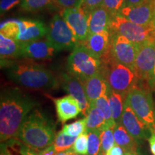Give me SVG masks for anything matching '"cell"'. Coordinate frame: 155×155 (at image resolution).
Returning <instances> with one entry per match:
<instances>
[{
	"label": "cell",
	"mask_w": 155,
	"mask_h": 155,
	"mask_svg": "<svg viewBox=\"0 0 155 155\" xmlns=\"http://www.w3.org/2000/svg\"><path fill=\"white\" fill-rule=\"evenodd\" d=\"M69 150H67V151H64V152H58L57 154L56 155H66L67 153L68 152Z\"/></svg>",
	"instance_id": "cell-43"
},
{
	"label": "cell",
	"mask_w": 155,
	"mask_h": 155,
	"mask_svg": "<svg viewBox=\"0 0 155 155\" xmlns=\"http://www.w3.org/2000/svg\"><path fill=\"white\" fill-rule=\"evenodd\" d=\"M61 16L71 29L78 42H82L88 35V15L82 7L63 9Z\"/></svg>",
	"instance_id": "cell-12"
},
{
	"label": "cell",
	"mask_w": 155,
	"mask_h": 155,
	"mask_svg": "<svg viewBox=\"0 0 155 155\" xmlns=\"http://www.w3.org/2000/svg\"><path fill=\"white\" fill-rule=\"evenodd\" d=\"M102 61L80 42L72 50L67 60L68 73L83 81L101 72Z\"/></svg>",
	"instance_id": "cell-5"
},
{
	"label": "cell",
	"mask_w": 155,
	"mask_h": 155,
	"mask_svg": "<svg viewBox=\"0 0 155 155\" xmlns=\"http://www.w3.org/2000/svg\"><path fill=\"white\" fill-rule=\"evenodd\" d=\"M104 0H83L81 7L84 9L86 14L88 15L89 13L96 7L103 5Z\"/></svg>",
	"instance_id": "cell-35"
},
{
	"label": "cell",
	"mask_w": 155,
	"mask_h": 155,
	"mask_svg": "<svg viewBox=\"0 0 155 155\" xmlns=\"http://www.w3.org/2000/svg\"><path fill=\"white\" fill-rule=\"evenodd\" d=\"M101 72L107 81L108 87L127 98L128 94L140 81L134 71L123 64L104 56Z\"/></svg>",
	"instance_id": "cell-4"
},
{
	"label": "cell",
	"mask_w": 155,
	"mask_h": 155,
	"mask_svg": "<svg viewBox=\"0 0 155 155\" xmlns=\"http://www.w3.org/2000/svg\"><path fill=\"white\" fill-rule=\"evenodd\" d=\"M134 71L139 80L145 81L150 88H155V41L139 45Z\"/></svg>",
	"instance_id": "cell-10"
},
{
	"label": "cell",
	"mask_w": 155,
	"mask_h": 155,
	"mask_svg": "<svg viewBox=\"0 0 155 155\" xmlns=\"http://www.w3.org/2000/svg\"><path fill=\"white\" fill-rule=\"evenodd\" d=\"M54 103L58 120L62 124L74 119L82 112L79 102L71 95L54 99Z\"/></svg>",
	"instance_id": "cell-18"
},
{
	"label": "cell",
	"mask_w": 155,
	"mask_h": 155,
	"mask_svg": "<svg viewBox=\"0 0 155 155\" xmlns=\"http://www.w3.org/2000/svg\"><path fill=\"white\" fill-rule=\"evenodd\" d=\"M57 153L58 152H56L53 144H52L50 146L43 149L42 150L39 151L38 155H56Z\"/></svg>",
	"instance_id": "cell-39"
},
{
	"label": "cell",
	"mask_w": 155,
	"mask_h": 155,
	"mask_svg": "<svg viewBox=\"0 0 155 155\" xmlns=\"http://www.w3.org/2000/svg\"><path fill=\"white\" fill-rule=\"evenodd\" d=\"M110 33V46L108 52L104 56L111 58L114 61L123 64L134 71L139 45L134 43L124 36L112 32Z\"/></svg>",
	"instance_id": "cell-8"
},
{
	"label": "cell",
	"mask_w": 155,
	"mask_h": 155,
	"mask_svg": "<svg viewBox=\"0 0 155 155\" xmlns=\"http://www.w3.org/2000/svg\"><path fill=\"white\" fill-rule=\"evenodd\" d=\"M114 135L116 144L122 147L124 152H137L138 143L121 124L115 125Z\"/></svg>",
	"instance_id": "cell-23"
},
{
	"label": "cell",
	"mask_w": 155,
	"mask_h": 155,
	"mask_svg": "<svg viewBox=\"0 0 155 155\" xmlns=\"http://www.w3.org/2000/svg\"><path fill=\"white\" fill-rule=\"evenodd\" d=\"M58 52L46 39L36 40L33 41L22 42L21 58L30 60L45 61L50 60Z\"/></svg>",
	"instance_id": "cell-14"
},
{
	"label": "cell",
	"mask_w": 155,
	"mask_h": 155,
	"mask_svg": "<svg viewBox=\"0 0 155 155\" xmlns=\"http://www.w3.org/2000/svg\"><path fill=\"white\" fill-rule=\"evenodd\" d=\"M19 33L17 41L27 42L39 40L46 36L48 28L42 21L37 19H20L19 21Z\"/></svg>",
	"instance_id": "cell-16"
},
{
	"label": "cell",
	"mask_w": 155,
	"mask_h": 155,
	"mask_svg": "<svg viewBox=\"0 0 155 155\" xmlns=\"http://www.w3.org/2000/svg\"><path fill=\"white\" fill-rule=\"evenodd\" d=\"M149 144H150V150L154 155H155V134L152 133L150 137L148 139Z\"/></svg>",
	"instance_id": "cell-40"
},
{
	"label": "cell",
	"mask_w": 155,
	"mask_h": 155,
	"mask_svg": "<svg viewBox=\"0 0 155 155\" xmlns=\"http://www.w3.org/2000/svg\"><path fill=\"white\" fill-rule=\"evenodd\" d=\"M20 19H10L4 21L0 26V34L7 38L17 40L19 33Z\"/></svg>",
	"instance_id": "cell-28"
},
{
	"label": "cell",
	"mask_w": 155,
	"mask_h": 155,
	"mask_svg": "<svg viewBox=\"0 0 155 155\" xmlns=\"http://www.w3.org/2000/svg\"><path fill=\"white\" fill-rule=\"evenodd\" d=\"M125 155H139L137 152H125Z\"/></svg>",
	"instance_id": "cell-42"
},
{
	"label": "cell",
	"mask_w": 155,
	"mask_h": 155,
	"mask_svg": "<svg viewBox=\"0 0 155 155\" xmlns=\"http://www.w3.org/2000/svg\"><path fill=\"white\" fill-rule=\"evenodd\" d=\"M0 155H38V152L30 148L17 137H13L2 141Z\"/></svg>",
	"instance_id": "cell-22"
},
{
	"label": "cell",
	"mask_w": 155,
	"mask_h": 155,
	"mask_svg": "<svg viewBox=\"0 0 155 155\" xmlns=\"http://www.w3.org/2000/svg\"><path fill=\"white\" fill-rule=\"evenodd\" d=\"M108 101H109L110 107H111L112 118H113L116 124L121 123V116L124 111V106L126 98L121 94L114 91L109 88L108 92Z\"/></svg>",
	"instance_id": "cell-25"
},
{
	"label": "cell",
	"mask_w": 155,
	"mask_h": 155,
	"mask_svg": "<svg viewBox=\"0 0 155 155\" xmlns=\"http://www.w3.org/2000/svg\"><path fill=\"white\" fill-rule=\"evenodd\" d=\"M120 124L132 136L138 144L148 138V133L150 131L148 127L134 113L126 100Z\"/></svg>",
	"instance_id": "cell-13"
},
{
	"label": "cell",
	"mask_w": 155,
	"mask_h": 155,
	"mask_svg": "<svg viewBox=\"0 0 155 155\" xmlns=\"http://www.w3.org/2000/svg\"><path fill=\"white\" fill-rule=\"evenodd\" d=\"M114 128L108 127L101 134V154L104 155L111 147L116 144L114 135Z\"/></svg>",
	"instance_id": "cell-31"
},
{
	"label": "cell",
	"mask_w": 155,
	"mask_h": 155,
	"mask_svg": "<svg viewBox=\"0 0 155 155\" xmlns=\"http://www.w3.org/2000/svg\"><path fill=\"white\" fill-rule=\"evenodd\" d=\"M66 155H78V154H75V153L74 152H73L72 150H70L68 151V152L67 153Z\"/></svg>",
	"instance_id": "cell-44"
},
{
	"label": "cell",
	"mask_w": 155,
	"mask_h": 155,
	"mask_svg": "<svg viewBox=\"0 0 155 155\" xmlns=\"http://www.w3.org/2000/svg\"><path fill=\"white\" fill-rule=\"evenodd\" d=\"M22 42L0 34V56L1 67L15 59L21 58Z\"/></svg>",
	"instance_id": "cell-21"
},
{
	"label": "cell",
	"mask_w": 155,
	"mask_h": 155,
	"mask_svg": "<svg viewBox=\"0 0 155 155\" xmlns=\"http://www.w3.org/2000/svg\"><path fill=\"white\" fill-rule=\"evenodd\" d=\"M23 0H1L0 3V11L1 14H5L10 10L22 2Z\"/></svg>",
	"instance_id": "cell-36"
},
{
	"label": "cell",
	"mask_w": 155,
	"mask_h": 155,
	"mask_svg": "<svg viewBox=\"0 0 155 155\" xmlns=\"http://www.w3.org/2000/svg\"><path fill=\"white\" fill-rule=\"evenodd\" d=\"M16 137L39 152L53 144L55 135L47 116L40 110L35 109L27 116Z\"/></svg>",
	"instance_id": "cell-3"
},
{
	"label": "cell",
	"mask_w": 155,
	"mask_h": 155,
	"mask_svg": "<svg viewBox=\"0 0 155 155\" xmlns=\"http://www.w3.org/2000/svg\"><path fill=\"white\" fill-rule=\"evenodd\" d=\"M129 21L141 25L155 24V0H144L137 5H126L119 14Z\"/></svg>",
	"instance_id": "cell-11"
},
{
	"label": "cell",
	"mask_w": 155,
	"mask_h": 155,
	"mask_svg": "<svg viewBox=\"0 0 155 155\" xmlns=\"http://www.w3.org/2000/svg\"><path fill=\"white\" fill-rule=\"evenodd\" d=\"M103 6L107 9L112 17L119 14L121 9L126 6V0H104Z\"/></svg>",
	"instance_id": "cell-34"
},
{
	"label": "cell",
	"mask_w": 155,
	"mask_h": 155,
	"mask_svg": "<svg viewBox=\"0 0 155 155\" xmlns=\"http://www.w3.org/2000/svg\"><path fill=\"white\" fill-rule=\"evenodd\" d=\"M111 33L109 30H104L98 33L88 34L87 38L82 42V44L90 53L96 57L101 59L107 53L110 46Z\"/></svg>",
	"instance_id": "cell-17"
},
{
	"label": "cell",
	"mask_w": 155,
	"mask_h": 155,
	"mask_svg": "<svg viewBox=\"0 0 155 155\" xmlns=\"http://www.w3.org/2000/svg\"><path fill=\"white\" fill-rule=\"evenodd\" d=\"M62 131L67 135L71 137H78L84 132H86V119H84L78 120L73 123L63 126Z\"/></svg>",
	"instance_id": "cell-30"
},
{
	"label": "cell",
	"mask_w": 155,
	"mask_h": 155,
	"mask_svg": "<svg viewBox=\"0 0 155 155\" xmlns=\"http://www.w3.org/2000/svg\"><path fill=\"white\" fill-rule=\"evenodd\" d=\"M109 31L112 33L126 37L138 45L147 42L155 41V24L152 25L136 24L120 15L111 17Z\"/></svg>",
	"instance_id": "cell-6"
},
{
	"label": "cell",
	"mask_w": 155,
	"mask_h": 155,
	"mask_svg": "<svg viewBox=\"0 0 155 155\" xmlns=\"http://www.w3.org/2000/svg\"><path fill=\"white\" fill-rule=\"evenodd\" d=\"M3 68H6V74L9 80L26 88L51 91L58 87V79L53 73L33 61H12Z\"/></svg>",
	"instance_id": "cell-2"
},
{
	"label": "cell",
	"mask_w": 155,
	"mask_h": 155,
	"mask_svg": "<svg viewBox=\"0 0 155 155\" xmlns=\"http://www.w3.org/2000/svg\"><path fill=\"white\" fill-rule=\"evenodd\" d=\"M143 1L144 0H126V5H137Z\"/></svg>",
	"instance_id": "cell-41"
},
{
	"label": "cell",
	"mask_w": 155,
	"mask_h": 155,
	"mask_svg": "<svg viewBox=\"0 0 155 155\" xmlns=\"http://www.w3.org/2000/svg\"><path fill=\"white\" fill-rule=\"evenodd\" d=\"M53 0H23L21 7L28 12H37L48 8L52 5Z\"/></svg>",
	"instance_id": "cell-32"
},
{
	"label": "cell",
	"mask_w": 155,
	"mask_h": 155,
	"mask_svg": "<svg viewBox=\"0 0 155 155\" xmlns=\"http://www.w3.org/2000/svg\"><path fill=\"white\" fill-rule=\"evenodd\" d=\"M72 151L78 155L88 154V132H84L77 137Z\"/></svg>",
	"instance_id": "cell-33"
},
{
	"label": "cell",
	"mask_w": 155,
	"mask_h": 155,
	"mask_svg": "<svg viewBox=\"0 0 155 155\" xmlns=\"http://www.w3.org/2000/svg\"><path fill=\"white\" fill-rule=\"evenodd\" d=\"M86 119L87 132L93 130L103 131L106 129V120L104 114L94 104H91Z\"/></svg>",
	"instance_id": "cell-24"
},
{
	"label": "cell",
	"mask_w": 155,
	"mask_h": 155,
	"mask_svg": "<svg viewBox=\"0 0 155 155\" xmlns=\"http://www.w3.org/2000/svg\"><path fill=\"white\" fill-rule=\"evenodd\" d=\"M89 104L94 103L97 98L104 95L108 94L109 87L102 72L82 81Z\"/></svg>",
	"instance_id": "cell-19"
},
{
	"label": "cell",
	"mask_w": 155,
	"mask_h": 155,
	"mask_svg": "<svg viewBox=\"0 0 155 155\" xmlns=\"http://www.w3.org/2000/svg\"><path fill=\"white\" fill-rule=\"evenodd\" d=\"M38 101L17 87L2 89L0 96V139L2 141L16 137L27 116Z\"/></svg>",
	"instance_id": "cell-1"
},
{
	"label": "cell",
	"mask_w": 155,
	"mask_h": 155,
	"mask_svg": "<svg viewBox=\"0 0 155 155\" xmlns=\"http://www.w3.org/2000/svg\"><path fill=\"white\" fill-rule=\"evenodd\" d=\"M91 104H94L98 108L101 110L104 115V118L106 120V129L108 127H114L116 123L114 122L112 118V114L111 107H110L109 101H108V94L104 95L99 97L95 101L94 103Z\"/></svg>",
	"instance_id": "cell-26"
},
{
	"label": "cell",
	"mask_w": 155,
	"mask_h": 155,
	"mask_svg": "<svg viewBox=\"0 0 155 155\" xmlns=\"http://www.w3.org/2000/svg\"><path fill=\"white\" fill-rule=\"evenodd\" d=\"M101 130L88 131V154L101 155Z\"/></svg>",
	"instance_id": "cell-29"
},
{
	"label": "cell",
	"mask_w": 155,
	"mask_h": 155,
	"mask_svg": "<svg viewBox=\"0 0 155 155\" xmlns=\"http://www.w3.org/2000/svg\"><path fill=\"white\" fill-rule=\"evenodd\" d=\"M61 84L68 94L74 97L79 102L82 113L86 116L90 108V104L82 81L68 73H63L61 77Z\"/></svg>",
	"instance_id": "cell-15"
},
{
	"label": "cell",
	"mask_w": 155,
	"mask_h": 155,
	"mask_svg": "<svg viewBox=\"0 0 155 155\" xmlns=\"http://www.w3.org/2000/svg\"><path fill=\"white\" fill-rule=\"evenodd\" d=\"M76 139L77 137L67 135L61 131L55 135L53 144L57 152H64L72 148Z\"/></svg>",
	"instance_id": "cell-27"
},
{
	"label": "cell",
	"mask_w": 155,
	"mask_h": 155,
	"mask_svg": "<svg viewBox=\"0 0 155 155\" xmlns=\"http://www.w3.org/2000/svg\"><path fill=\"white\" fill-rule=\"evenodd\" d=\"M123 155H125V154H123Z\"/></svg>",
	"instance_id": "cell-45"
},
{
	"label": "cell",
	"mask_w": 155,
	"mask_h": 155,
	"mask_svg": "<svg viewBox=\"0 0 155 155\" xmlns=\"http://www.w3.org/2000/svg\"><path fill=\"white\" fill-rule=\"evenodd\" d=\"M46 39L58 50H73L78 41L61 15H55L50 21Z\"/></svg>",
	"instance_id": "cell-9"
},
{
	"label": "cell",
	"mask_w": 155,
	"mask_h": 155,
	"mask_svg": "<svg viewBox=\"0 0 155 155\" xmlns=\"http://www.w3.org/2000/svg\"><path fill=\"white\" fill-rule=\"evenodd\" d=\"M125 100L139 119L147 125L151 134H155V112L150 90L137 84L129 91Z\"/></svg>",
	"instance_id": "cell-7"
},
{
	"label": "cell",
	"mask_w": 155,
	"mask_h": 155,
	"mask_svg": "<svg viewBox=\"0 0 155 155\" xmlns=\"http://www.w3.org/2000/svg\"><path fill=\"white\" fill-rule=\"evenodd\" d=\"M124 154V150H123V148L116 144L104 155H123Z\"/></svg>",
	"instance_id": "cell-38"
},
{
	"label": "cell",
	"mask_w": 155,
	"mask_h": 155,
	"mask_svg": "<svg viewBox=\"0 0 155 155\" xmlns=\"http://www.w3.org/2000/svg\"><path fill=\"white\" fill-rule=\"evenodd\" d=\"M111 15L104 6L101 5L91 12L88 15L89 34L98 33L109 30Z\"/></svg>",
	"instance_id": "cell-20"
},
{
	"label": "cell",
	"mask_w": 155,
	"mask_h": 155,
	"mask_svg": "<svg viewBox=\"0 0 155 155\" xmlns=\"http://www.w3.org/2000/svg\"><path fill=\"white\" fill-rule=\"evenodd\" d=\"M58 5L61 8H72L80 7L83 3V0H55Z\"/></svg>",
	"instance_id": "cell-37"
}]
</instances>
